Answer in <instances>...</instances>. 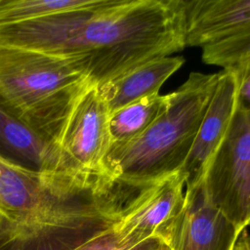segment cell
Returning <instances> with one entry per match:
<instances>
[{"mask_svg":"<svg viewBox=\"0 0 250 250\" xmlns=\"http://www.w3.org/2000/svg\"><path fill=\"white\" fill-rule=\"evenodd\" d=\"M186 46L205 45L250 30V0H178Z\"/></svg>","mask_w":250,"mask_h":250,"instance_id":"30bf717a","label":"cell"},{"mask_svg":"<svg viewBox=\"0 0 250 250\" xmlns=\"http://www.w3.org/2000/svg\"><path fill=\"white\" fill-rule=\"evenodd\" d=\"M221 71L191 72L174 92L165 111L137 138L111 146L104 170L138 188L181 171L214 94Z\"/></svg>","mask_w":250,"mask_h":250,"instance_id":"3957f363","label":"cell"},{"mask_svg":"<svg viewBox=\"0 0 250 250\" xmlns=\"http://www.w3.org/2000/svg\"><path fill=\"white\" fill-rule=\"evenodd\" d=\"M240 234L201 182L186 188L184 205L161 238L169 250H234Z\"/></svg>","mask_w":250,"mask_h":250,"instance_id":"52a82bcc","label":"cell"},{"mask_svg":"<svg viewBox=\"0 0 250 250\" xmlns=\"http://www.w3.org/2000/svg\"><path fill=\"white\" fill-rule=\"evenodd\" d=\"M232 71L236 78V108L250 109V62Z\"/></svg>","mask_w":250,"mask_h":250,"instance_id":"e0dca14e","label":"cell"},{"mask_svg":"<svg viewBox=\"0 0 250 250\" xmlns=\"http://www.w3.org/2000/svg\"><path fill=\"white\" fill-rule=\"evenodd\" d=\"M250 227V226H249ZM247 231H248V229H247ZM248 235H249V239H250V232L248 231Z\"/></svg>","mask_w":250,"mask_h":250,"instance_id":"d6986e66","label":"cell"},{"mask_svg":"<svg viewBox=\"0 0 250 250\" xmlns=\"http://www.w3.org/2000/svg\"><path fill=\"white\" fill-rule=\"evenodd\" d=\"M236 110V78L232 71L222 70L207 110L201 121L187 160L181 169L186 188L200 184L224 140Z\"/></svg>","mask_w":250,"mask_h":250,"instance_id":"9c48e42d","label":"cell"},{"mask_svg":"<svg viewBox=\"0 0 250 250\" xmlns=\"http://www.w3.org/2000/svg\"><path fill=\"white\" fill-rule=\"evenodd\" d=\"M0 43L74 60L97 86L186 47L178 0H104L1 26Z\"/></svg>","mask_w":250,"mask_h":250,"instance_id":"6da1fadb","label":"cell"},{"mask_svg":"<svg viewBox=\"0 0 250 250\" xmlns=\"http://www.w3.org/2000/svg\"><path fill=\"white\" fill-rule=\"evenodd\" d=\"M120 215L102 214L38 228L16 227L0 216V250H73L112 228Z\"/></svg>","mask_w":250,"mask_h":250,"instance_id":"8fae6325","label":"cell"},{"mask_svg":"<svg viewBox=\"0 0 250 250\" xmlns=\"http://www.w3.org/2000/svg\"><path fill=\"white\" fill-rule=\"evenodd\" d=\"M104 0H0V27L99 6Z\"/></svg>","mask_w":250,"mask_h":250,"instance_id":"9a60e30c","label":"cell"},{"mask_svg":"<svg viewBox=\"0 0 250 250\" xmlns=\"http://www.w3.org/2000/svg\"><path fill=\"white\" fill-rule=\"evenodd\" d=\"M130 191L107 175L79 177L30 169L0 153V216L21 228L121 213Z\"/></svg>","mask_w":250,"mask_h":250,"instance_id":"7a4b0ae2","label":"cell"},{"mask_svg":"<svg viewBox=\"0 0 250 250\" xmlns=\"http://www.w3.org/2000/svg\"><path fill=\"white\" fill-rule=\"evenodd\" d=\"M91 85L74 60L0 43V104L54 146Z\"/></svg>","mask_w":250,"mask_h":250,"instance_id":"277c9868","label":"cell"},{"mask_svg":"<svg viewBox=\"0 0 250 250\" xmlns=\"http://www.w3.org/2000/svg\"><path fill=\"white\" fill-rule=\"evenodd\" d=\"M109 116L97 85H91L76 101L55 142L65 173L107 175L104 163L112 145Z\"/></svg>","mask_w":250,"mask_h":250,"instance_id":"8992f818","label":"cell"},{"mask_svg":"<svg viewBox=\"0 0 250 250\" xmlns=\"http://www.w3.org/2000/svg\"><path fill=\"white\" fill-rule=\"evenodd\" d=\"M234 250H250V239L247 229L241 232Z\"/></svg>","mask_w":250,"mask_h":250,"instance_id":"ac0fdd59","label":"cell"},{"mask_svg":"<svg viewBox=\"0 0 250 250\" xmlns=\"http://www.w3.org/2000/svg\"><path fill=\"white\" fill-rule=\"evenodd\" d=\"M0 146L14 155L32 163L36 170L69 175L63 170L57 147L1 104Z\"/></svg>","mask_w":250,"mask_h":250,"instance_id":"4fadbf2b","label":"cell"},{"mask_svg":"<svg viewBox=\"0 0 250 250\" xmlns=\"http://www.w3.org/2000/svg\"><path fill=\"white\" fill-rule=\"evenodd\" d=\"M73 250H169V248L161 237H153L138 245L130 244L119 236L113 226Z\"/></svg>","mask_w":250,"mask_h":250,"instance_id":"2e32d148","label":"cell"},{"mask_svg":"<svg viewBox=\"0 0 250 250\" xmlns=\"http://www.w3.org/2000/svg\"><path fill=\"white\" fill-rule=\"evenodd\" d=\"M185 62L180 56H166L143 63L98 87L109 113L141 100L159 94L163 83Z\"/></svg>","mask_w":250,"mask_h":250,"instance_id":"7c38bea8","label":"cell"},{"mask_svg":"<svg viewBox=\"0 0 250 250\" xmlns=\"http://www.w3.org/2000/svg\"><path fill=\"white\" fill-rule=\"evenodd\" d=\"M170 94L151 95L110 113L111 146L127 143L146 131L167 108Z\"/></svg>","mask_w":250,"mask_h":250,"instance_id":"5bb4252c","label":"cell"},{"mask_svg":"<svg viewBox=\"0 0 250 250\" xmlns=\"http://www.w3.org/2000/svg\"><path fill=\"white\" fill-rule=\"evenodd\" d=\"M211 202L242 232L250 226V109L236 108L203 179Z\"/></svg>","mask_w":250,"mask_h":250,"instance_id":"5b68a950","label":"cell"},{"mask_svg":"<svg viewBox=\"0 0 250 250\" xmlns=\"http://www.w3.org/2000/svg\"><path fill=\"white\" fill-rule=\"evenodd\" d=\"M185 193L186 178L181 171L149 184L124 207L115 231L133 245L162 237L181 211Z\"/></svg>","mask_w":250,"mask_h":250,"instance_id":"ba28073f","label":"cell"}]
</instances>
